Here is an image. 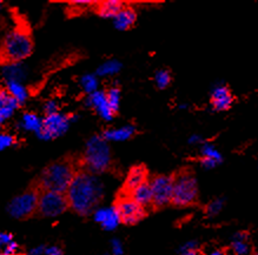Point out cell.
<instances>
[{"label": "cell", "instance_id": "1", "mask_svg": "<svg viewBox=\"0 0 258 255\" xmlns=\"http://www.w3.org/2000/svg\"><path fill=\"white\" fill-rule=\"evenodd\" d=\"M69 208L79 215H89L104 196V187L95 174L79 169L66 193Z\"/></svg>", "mask_w": 258, "mask_h": 255}, {"label": "cell", "instance_id": "2", "mask_svg": "<svg viewBox=\"0 0 258 255\" xmlns=\"http://www.w3.org/2000/svg\"><path fill=\"white\" fill-rule=\"evenodd\" d=\"M79 169H80V160H76L71 157L61 158L50 163L33 184L39 190H51L65 194Z\"/></svg>", "mask_w": 258, "mask_h": 255}, {"label": "cell", "instance_id": "3", "mask_svg": "<svg viewBox=\"0 0 258 255\" xmlns=\"http://www.w3.org/2000/svg\"><path fill=\"white\" fill-rule=\"evenodd\" d=\"M32 52L33 42L30 28L24 24H19L5 37L0 46V63L8 65L17 64L30 57Z\"/></svg>", "mask_w": 258, "mask_h": 255}, {"label": "cell", "instance_id": "4", "mask_svg": "<svg viewBox=\"0 0 258 255\" xmlns=\"http://www.w3.org/2000/svg\"><path fill=\"white\" fill-rule=\"evenodd\" d=\"M111 166V151L106 140L102 136L91 138L86 145V151L80 160V169L91 174L106 172Z\"/></svg>", "mask_w": 258, "mask_h": 255}, {"label": "cell", "instance_id": "5", "mask_svg": "<svg viewBox=\"0 0 258 255\" xmlns=\"http://www.w3.org/2000/svg\"><path fill=\"white\" fill-rule=\"evenodd\" d=\"M198 199V186L193 172L181 168L172 175L171 204L177 207H189Z\"/></svg>", "mask_w": 258, "mask_h": 255}, {"label": "cell", "instance_id": "6", "mask_svg": "<svg viewBox=\"0 0 258 255\" xmlns=\"http://www.w3.org/2000/svg\"><path fill=\"white\" fill-rule=\"evenodd\" d=\"M39 188L34 184L26 192L16 196L8 205L7 210L16 219H28L37 213Z\"/></svg>", "mask_w": 258, "mask_h": 255}, {"label": "cell", "instance_id": "7", "mask_svg": "<svg viewBox=\"0 0 258 255\" xmlns=\"http://www.w3.org/2000/svg\"><path fill=\"white\" fill-rule=\"evenodd\" d=\"M113 208L118 215L119 221L124 225H136L146 215L145 208L139 206L129 196L128 193L123 190H120L117 196Z\"/></svg>", "mask_w": 258, "mask_h": 255}, {"label": "cell", "instance_id": "8", "mask_svg": "<svg viewBox=\"0 0 258 255\" xmlns=\"http://www.w3.org/2000/svg\"><path fill=\"white\" fill-rule=\"evenodd\" d=\"M69 208L65 194L51 192V190H40L38 196L37 212L45 218H54L60 215Z\"/></svg>", "mask_w": 258, "mask_h": 255}, {"label": "cell", "instance_id": "9", "mask_svg": "<svg viewBox=\"0 0 258 255\" xmlns=\"http://www.w3.org/2000/svg\"><path fill=\"white\" fill-rule=\"evenodd\" d=\"M151 188V207L155 209L163 208L171 204L172 196V177L157 175L149 183Z\"/></svg>", "mask_w": 258, "mask_h": 255}, {"label": "cell", "instance_id": "10", "mask_svg": "<svg viewBox=\"0 0 258 255\" xmlns=\"http://www.w3.org/2000/svg\"><path fill=\"white\" fill-rule=\"evenodd\" d=\"M71 120L72 118H70L69 116H64V114L58 112L51 114V116H46L42 120L38 136L45 140L54 139V138L63 136L69 130Z\"/></svg>", "mask_w": 258, "mask_h": 255}, {"label": "cell", "instance_id": "11", "mask_svg": "<svg viewBox=\"0 0 258 255\" xmlns=\"http://www.w3.org/2000/svg\"><path fill=\"white\" fill-rule=\"evenodd\" d=\"M148 183V169L144 166L137 165L133 166L126 175L124 186L122 190L125 193H130L131 190L140 186V185Z\"/></svg>", "mask_w": 258, "mask_h": 255}, {"label": "cell", "instance_id": "12", "mask_svg": "<svg viewBox=\"0 0 258 255\" xmlns=\"http://www.w3.org/2000/svg\"><path fill=\"white\" fill-rule=\"evenodd\" d=\"M87 105H89L90 107L95 108L96 112L104 120L110 121V120L113 118L114 113L112 112V110L108 107L106 98H105V92L96 91V92L91 93L89 98H87Z\"/></svg>", "mask_w": 258, "mask_h": 255}, {"label": "cell", "instance_id": "13", "mask_svg": "<svg viewBox=\"0 0 258 255\" xmlns=\"http://www.w3.org/2000/svg\"><path fill=\"white\" fill-rule=\"evenodd\" d=\"M232 102L233 96L227 86H218L212 91V94H211V106L213 107L215 111H218V112L227 111L231 107Z\"/></svg>", "mask_w": 258, "mask_h": 255}, {"label": "cell", "instance_id": "14", "mask_svg": "<svg viewBox=\"0 0 258 255\" xmlns=\"http://www.w3.org/2000/svg\"><path fill=\"white\" fill-rule=\"evenodd\" d=\"M19 104L6 89H0V124L13 116Z\"/></svg>", "mask_w": 258, "mask_h": 255}, {"label": "cell", "instance_id": "15", "mask_svg": "<svg viewBox=\"0 0 258 255\" xmlns=\"http://www.w3.org/2000/svg\"><path fill=\"white\" fill-rule=\"evenodd\" d=\"M95 220L103 226L104 230H114L120 224L114 208H101L95 213Z\"/></svg>", "mask_w": 258, "mask_h": 255}, {"label": "cell", "instance_id": "16", "mask_svg": "<svg viewBox=\"0 0 258 255\" xmlns=\"http://www.w3.org/2000/svg\"><path fill=\"white\" fill-rule=\"evenodd\" d=\"M137 20L136 11L132 7H123L120 12L114 17V26L119 31H125L131 28Z\"/></svg>", "mask_w": 258, "mask_h": 255}, {"label": "cell", "instance_id": "17", "mask_svg": "<svg viewBox=\"0 0 258 255\" xmlns=\"http://www.w3.org/2000/svg\"><path fill=\"white\" fill-rule=\"evenodd\" d=\"M128 194L134 202H137L139 206L144 207L145 209L148 206H151L152 194H151V188H150V185H149V181L148 183L140 185V186L134 188L133 190H131V192L128 193Z\"/></svg>", "mask_w": 258, "mask_h": 255}, {"label": "cell", "instance_id": "18", "mask_svg": "<svg viewBox=\"0 0 258 255\" xmlns=\"http://www.w3.org/2000/svg\"><path fill=\"white\" fill-rule=\"evenodd\" d=\"M124 7V4L118 0H107L97 5V13L103 18H114Z\"/></svg>", "mask_w": 258, "mask_h": 255}, {"label": "cell", "instance_id": "19", "mask_svg": "<svg viewBox=\"0 0 258 255\" xmlns=\"http://www.w3.org/2000/svg\"><path fill=\"white\" fill-rule=\"evenodd\" d=\"M134 134L133 126H125V127L117 128V130H107L103 133V138L105 140H112V141H124Z\"/></svg>", "mask_w": 258, "mask_h": 255}, {"label": "cell", "instance_id": "20", "mask_svg": "<svg viewBox=\"0 0 258 255\" xmlns=\"http://www.w3.org/2000/svg\"><path fill=\"white\" fill-rule=\"evenodd\" d=\"M11 95L16 99L18 104H23V102L26 101L27 99V91L22 84L18 83V81H7L6 87H5Z\"/></svg>", "mask_w": 258, "mask_h": 255}, {"label": "cell", "instance_id": "21", "mask_svg": "<svg viewBox=\"0 0 258 255\" xmlns=\"http://www.w3.org/2000/svg\"><path fill=\"white\" fill-rule=\"evenodd\" d=\"M248 241V235L245 233H238L234 236V241L232 243L233 252L236 255H246L250 251V246Z\"/></svg>", "mask_w": 258, "mask_h": 255}, {"label": "cell", "instance_id": "22", "mask_svg": "<svg viewBox=\"0 0 258 255\" xmlns=\"http://www.w3.org/2000/svg\"><path fill=\"white\" fill-rule=\"evenodd\" d=\"M40 124H42V120H40L34 113H25L23 116L22 125L25 130L27 131H33V132H39Z\"/></svg>", "mask_w": 258, "mask_h": 255}, {"label": "cell", "instance_id": "23", "mask_svg": "<svg viewBox=\"0 0 258 255\" xmlns=\"http://www.w3.org/2000/svg\"><path fill=\"white\" fill-rule=\"evenodd\" d=\"M105 98H106L108 107L112 110L113 113H116L119 108L120 100V91L117 87H111L105 92Z\"/></svg>", "mask_w": 258, "mask_h": 255}, {"label": "cell", "instance_id": "24", "mask_svg": "<svg viewBox=\"0 0 258 255\" xmlns=\"http://www.w3.org/2000/svg\"><path fill=\"white\" fill-rule=\"evenodd\" d=\"M120 67H122V65H120V63H118L117 60L106 61V63H104L99 67L98 71H97V74L102 75V77L116 74L117 72L120 71Z\"/></svg>", "mask_w": 258, "mask_h": 255}, {"label": "cell", "instance_id": "25", "mask_svg": "<svg viewBox=\"0 0 258 255\" xmlns=\"http://www.w3.org/2000/svg\"><path fill=\"white\" fill-rule=\"evenodd\" d=\"M80 84H81V87H83V90L86 93H89V94L96 92L97 87H98V80H97V78L92 74L84 75V77L81 78Z\"/></svg>", "mask_w": 258, "mask_h": 255}, {"label": "cell", "instance_id": "26", "mask_svg": "<svg viewBox=\"0 0 258 255\" xmlns=\"http://www.w3.org/2000/svg\"><path fill=\"white\" fill-rule=\"evenodd\" d=\"M156 85L158 86V89L163 90L165 87H168L170 83H171V74H170L169 71L166 70H162V71L156 73Z\"/></svg>", "mask_w": 258, "mask_h": 255}, {"label": "cell", "instance_id": "27", "mask_svg": "<svg viewBox=\"0 0 258 255\" xmlns=\"http://www.w3.org/2000/svg\"><path fill=\"white\" fill-rule=\"evenodd\" d=\"M202 158H206V159L215 160L218 163H221L222 161V155L219 154V152L217 151L215 147L210 145H204L202 148Z\"/></svg>", "mask_w": 258, "mask_h": 255}, {"label": "cell", "instance_id": "28", "mask_svg": "<svg viewBox=\"0 0 258 255\" xmlns=\"http://www.w3.org/2000/svg\"><path fill=\"white\" fill-rule=\"evenodd\" d=\"M223 205H224V201H223L222 199H219V200H215V201L211 202V204H209V206L206 207L207 215L213 216V215H216V214H218L219 210L222 209Z\"/></svg>", "mask_w": 258, "mask_h": 255}, {"label": "cell", "instance_id": "29", "mask_svg": "<svg viewBox=\"0 0 258 255\" xmlns=\"http://www.w3.org/2000/svg\"><path fill=\"white\" fill-rule=\"evenodd\" d=\"M16 139L11 134H0V151L12 146Z\"/></svg>", "mask_w": 258, "mask_h": 255}, {"label": "cell", "instance_id": "30", "mask_svg": "<svg viewBox=\"0 0 258 255\" xmlns=\"http://www.w3.org/2000/svg\"><path fill=\"white\" fill-rule=\"evenodd\" d=\"M181 255H198L197 254V243L187 242L181 248Z\"/></svg>", "mask_w": 258, "mask_h": 255}, {"label": "cell", "instance_id": "31", "mask_svg": "<svg viewBox=\"0 0 258 255\" xmlns=\"http://www.w3.org/2000/svg\"><path fill=\"white\" fill-rule=\"evenodd\" d=\"M18 245L12 241L10 245H7L4 249H1V254L0 255H18Z\"/></svg>", "mask_w": 258, "mask_h": 255}, {"label": "cell", "instance_id": "32", "mask_svg": "<svg viewBox=\"0 0 258 255\" xmlns=\"http://www.w3.org/2000/svg\"><path fill=\"white\" fill-rule=\"evenodd\" d=\"M12 241V235L10 233H0V249H4Z\"/></svg>", "mask_w": 258, "mask_h": 255}, {"label": "cell", "instance_id": "33", "mask_svg": "<svg viewBox=\"0 0 258 255\" xmlns=\"http://www.w3.org/2000/svg\"><path fill=\"white\" fill-rule=\"evenodd\" d=\"M44 111H45L46 116H51V114H54L57 113L58 111V106L57 104H55V101H48L45 104V106H44Z\"/></svg>", "mask_w": 258, "mask_h": 255}, {"label": "cell", "instance_id": "34", "mask_svg": "<svg viewBox=\"0 0 258 255\" xmlns=\"http://www.w3.org/2000/svg\"><path fill=\"white\" fill-rule=\"evenodd\" d=\"M201 163L205 167V168H213V167H216L217 165H218V162H217V161L211 160V159H206V158H202Z\"/></svg>", "mask_w": 258, "mask_h": 255}, {"label": "cell", "instance_id": "35", "mask_svg": "<svg viewBox=\"0 0 258 255\" xmlns=\"http://www.w3.org/2000/svg\"><path fill=\"white\" fill-rule=\"evenodd\" d=\"M46 255H63V252H61V249L59 247H57V246H52V247L48 248L45 251Z\"/></svg>", "mask_w": 258, "mask_h": 255}, {"label": "cell", "instance_id": "36", "mask_svg": "<svg viewBox=\"0 0 258 255\" xmlns=\"http://www.w3.org/2000/svg\"><path fill=\"white\" fill-rule=\"evenodd\" d=\"M112 246H113V253L114 254H122L123 248H122V243L118 240H113L112 241Z\"/></svg>", "mask_w": 258, "mask_h": 255}, {"label": "cell", "instance_id": "37", "mask_svg": "<svg viewBox=\"0 0 258 255\" xmlns=\"http://www.w3.org/2000/svg\"><path fill=\"white\" fill-rule=\"evenodd\" d=\"M204 255H224L222 251H216V252H212V253L210 254H204Z\"/></svg>", "mask_w": 258, "mask_h": 255}, {"label": "cell", "instance_id": "38", "mask_svg": "<svg viewBox=\"0 0 258 255\" xmlns=\"http://www.w3.org/2000/svg\"><path fill=\"white\" fill-rule=\"evenodd\" d=\"M0 6H1V1H0Z\"/></svg>", "mask_w": 258, "mask_h": 255}, {"label": "cell", "instance_id": "39", "mask_svg": "<svg viewBox=\"0 0 258 255\" xmlns=\"http://www.w3.org/2000/svg\"><path fill=\"white\" fill-rule=\"evenodd\" d=\"M28 255H31V254H28Z\"/></svg>", "mask_w": 258, "mask_h": 255}]
</instances>
